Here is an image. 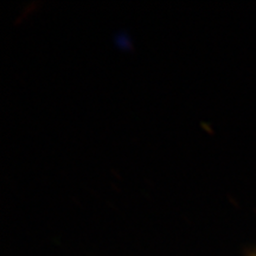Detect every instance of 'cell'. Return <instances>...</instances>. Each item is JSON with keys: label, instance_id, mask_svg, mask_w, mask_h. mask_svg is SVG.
Returning a JSON list of instances; mask_svg holds the SVG:
<instances>
[{"label": "cell", "instance_id": "obj_1", "mask_svg": "<svg viewBox=\"0 0 256 256\" xmlns=\"http://www.w3.org/2000/svg\"><path fill=\"white\" fill-rule=\"evenodd\" d=\"M252 256H256V252H252Z\"/></svg>", "mask_w": 256, "mask_h": 256}]
</instances>
